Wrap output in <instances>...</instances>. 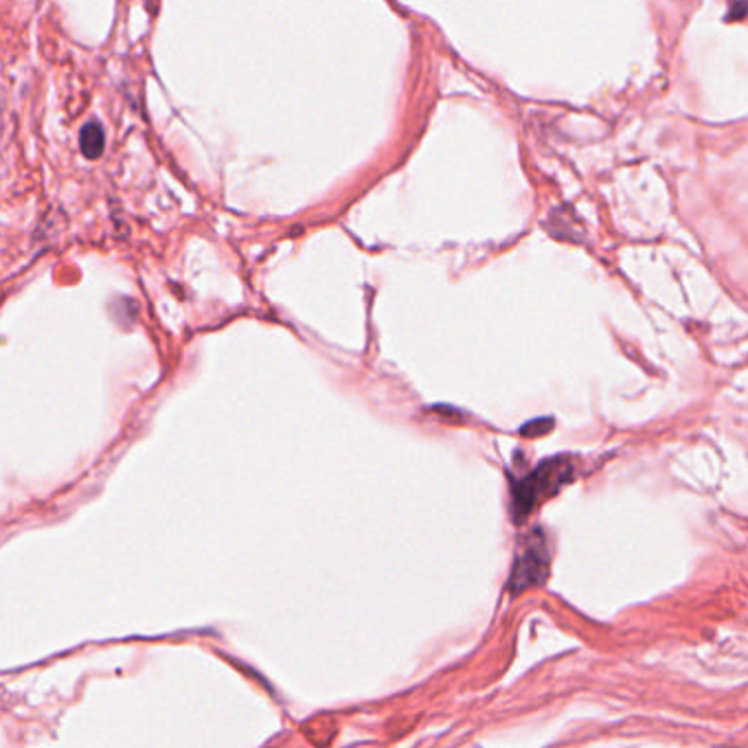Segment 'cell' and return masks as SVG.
Masks as SVG:
<instances>
[{"instance_id": "cell-1", "label": "cell", "mask_w": 748, "mask_h": 748, "mask_svg": "<svg viewBox=\"0 0 748 748\" xmlns=\"http://www.w3.org/2000/svg\"><path fill=\"white\" fill-rule=\"evenodd\" d=\"M573 479L571 459H549L527 479H522L513 490V509L518 520L529 516L535 505L555 495L564 484Z\"/></svg>"}, {"instance_id": "cell-2", "label": "cell", "mask_w": 748, "mask_h": 748, "mask_svg": "<svg viewBox=\"0 0 748 748\" xmlns=\"http://www.w3.org/2000/svg\"><path fill=\"white\" fill-rule=\"evenodd\" d=\"M549 568V555L546 546L542 542V535L535 531L527 542H522L518 551V560L513 564L511 573V588L513 590H524L527 586L540 584L546 575Z\"/></svg>"}, {"instance_id": "cell-3", "label": "cell", "mask_w": 748, "mask_h": 748, "mask_svg": "<svg viewBox=\"0 0 748 748\" xmlns=\"http://www.w3.org/2000/svg\"><path fill=\"white\" fill-rule=\"evenodd\" d=\"M79 148H82V154L90 161L99 159L106 150V134H104V128L99 121H88L84 128H82V134H79Z\"/></svg>"}, {"instance_id": "cell-4", "label": "cell", "mask_w": 748, "mask_h": 748, "mask_svg": "<svg viewBox=\"0 0 748 748\" xmlns=\"http://www.w3.org/2000/svg\"><path fill=\"white\" fill-rule=\"evenodd\" d=\"M542 422H544V420H540V422H538V420H533V422H531L529 426H524L520 433H522V435H527V437H531V435H535V433H538V435H542V433L551 431L553 422H546L544 426H542Z\"/></svg>"}]
</instances>
